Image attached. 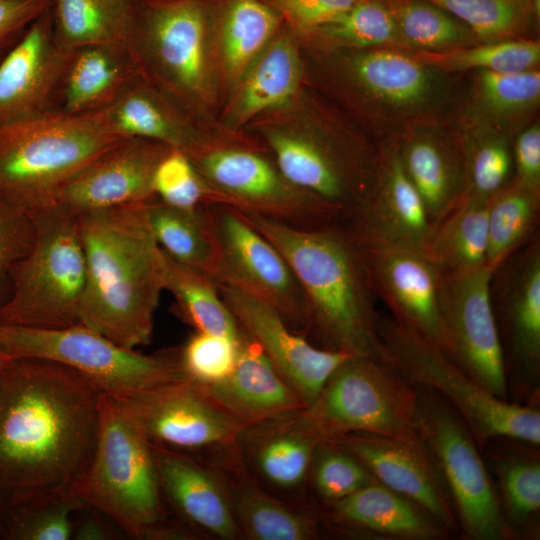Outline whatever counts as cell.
I'll return each instance as SVG.
<instances>
[{
    "instance_id": "cell-1",
    "label": "cell",
    "mask_w": 540,
    "mask_h": 540,
    "mask_svg": "<svg viewBox=\"0 0 540 540\" xmlns=\"http://www.w3.org/2000/svg\"><path fill=\"white\" fill-rule=\"evenodd\" d=\"M102 394L65 365L12 361L0 377V511L78 496L96 451Z\"/></svg>"
},
{
    "instance_id": "cell-2",
    "label": "cell",
    "mask_w": 540,
    "mask_h": 540,
    "mask_svg": "<svg viewBox=\"0 0 540 540\" xmlns=\"http://www.w3.org/2000/svg\"><path fill=\"white\" fill-rule=\"evenodd\" d=\"M145 204L78 215L86 258L80 324L129 349L150 342L165 290L164 254Z\"/></svg>"
},
{
    "instance_id": "cell-3",
    "label": "cell",
    "mask_w": 540,
    "mask_h": 540,
    "mask_svg": "<svg viewBox=\"0 0 540 540\" xmlns=\"http://www.w3.org/2000/svg\"><path fill=\"white\" fill-rule=\"evenodd\" d=\"M240 212L292 269L307 304L306 334H312L320 348L385 362L377 329V297L345 223L306 229Z\"/></svg>"
},
{
    "instance_id": "cell-4",
    "label": "cell",
    "mask_w": 540,
    "mask_h": 540,
    "mask_svg": "<svg viewBox=\"0 0 540 540\" xmlns=\"http://www.w3.org/2000/svg\"><path fill=\"white\" fill-rule=\"evenodd\" d=\"M324 88L381 146L411 128L456 121L467 73H446L390 47L319 50Z\"/></svg>"
},
{
    "instance_id": "cell-5",
    "label": "cell",
    "mask_w": 540,
    "mask_h": 540,
    "mask_svg": "<svg viewBox=\"0 0 540 540\" xmlns=\"http://www.w3.org/2000/svg\"><path fill=\"white\" fill-rule=\"evenodd\" d=\"M315 108L303 126H266L262 134L284 177L341 211L348 222L377 186L382 147L350 116Z\"/></svg>"
},
{
    "instance_id": "cell-6",
    "label": "cell",
    "mask_w": 540,
    "mask_h": 540,
    "mask_svg": "<svg viewBox=\"0 0 540 540\" xmlns=\"http://www.w3.org/2000/svg\"><path fill=\"white\" fill-rule=\"evenodd\" d=\"M78 497L130 538H192L166 506L146 436L125 406L105 394L95 455Z\"/></svg>"
},
{
    "instance_id": "cell-7",
    "label": "cell",
    "mask_w": 540,
    "mask_h": 540,
    "mask_svg": "<svg viewBox=\"0 0 540 540\" xmlns=\"http://www.w3.org/2000/svg\"><path fill=\"white\" fill-rule=\"evenodd\" d=\"M124 139L92 113L0 124V197L27 212L53 206L71 178Z\"/></svg>"
},
{
    "instance_id": "cell-8",
    "label": "cell",
    "mask_w": 540,
    "mask_h": 540,
    "mask_svg": "<svg viewBox=\"0 0 540 540\" xmlns=\"http://www.w3.org/2000/svg\"><path fill=\"white\" fill-rule=\"evenodd\" d=\"M30 213L34 242L10 271L0 323L38 329L80 324L86 258L78 216L57 205Z\"/></svg>"
},
{
    "instance_id": "cell-9",
    "label": "cell",
    "mask_w": 540,
    "mask_h": 540,
    "mask_svg": "<svg viewBox=\"0 0 540 540\" xmlns=\"http://www.w3.org/2000/svg\"><path fill=\"white\" fill-rule=\"evenodd\" d=\"M377 329L384 361L411 385L445 399L462 417L479 449L496 438L540 444L536 406L492 395L438 347L392 316H379Z\"/></svg>"
},
{
    "instance_id": "cell-10",
    "label": "cell",
    "mask_w": 540,
    "mask_h": 540,
    "mask_svg": "<svg viewBox=\"0 0 540 540\" xmlns=\"http://www.w3.org/2000/svg\"><path fill=\"white\" fill-rule=\"evenodd\" d=\"M0 347L14 359H44L70 367L118 401L188 380L180 348L146 355L82 324L38 329L0 323Z\"/></svg>"
},
{
    "instance_id": "cell-11",
    "label": "cell",
    "mask_w": 540,
    "mask_h": 540,
    "mask_svg": "<svg viewBox=\"0 0 540 540\" xmlns=\"http://www.w3.org/2000/svg\"><path fill=\"white\" fill-rule=\"evenodd\" d=\"M122 44L138 75L183 110L209 102V31L197 0H174L154 6L141 21L125 13Z\"/></svg>"
},
{
    "instance_id": "cell-12",
    "label": "cell",
    "mask_w": 540,
    "mask_h": 540,
    "mask_svg": "<svg viewBox=\"0 0 540 540\" xmlns=\"http://www.w3.org/2000/svg\"><path fill=\"white\" fill-rule=\"evenodd\" d=\"M417 399V388L387 363L350 356L303 414L323 441L361 432L419 443Z\"/></svg>"
},
{
    "instance_id": "cell-13",
    "label": "cell",
    "mask_w": 540,
    "mask_h": 540,
    "mask_svg": "<svg viewBox=\"0 0 540 540\" xmlns=\"http://www.w3.org/2000/svg\"><path fill=\"white\" fill-rule=\"evenodd\" d=\"M221 203L298 228L346 223L345 215L290 183L271 155L202 139L185 151Z\"/></svg>"
},
{
    "instance_id": "cell-14",
    "label": "cell",
    "mask_w": 540,
    "mask_h": 540,
    "mask_svg": "<svg viewBox=\"0 0 540 540\" xmlns=\"http://www.w3.org/2000/svg\"><path fill=\"white\" fill-rule=\"evenodd\" d=\"M416 388V431L446 484L460 532L473 540L510 538L513 533L470 429L440 395Z\"/></svg>"
},
{
    "instance_id": "cell-15",
    "label": "cell",
    "mask_w": 540,
    "mask_h": 540,
    "mask_svg": "<svg viewBox=\"0 0 540 540\" xmlns=\"http://www.w3.org/2000/svg\"><path fill=\"white\" fill-rule=\"evenodd\" d=\"M214 245L211 279L272 306L299 334H306L308 310L301 287L278 249L234 207L204 206Z\"/></svg>"
},
{
    "instance_id": "cell-16",
    "label": "cell",
    "mask_w": 540,
    "mask_h": 540,
    "mask_svg": "<svg viewBox=\"0 0 540 540\" xmlns=\"http://www.w3.org/2000/svg\"><path fill=\"white\" fill-rule=\"evenodd\" d=\"M490 299L507 388L513 387L521 397H536L540 380L539 232L493 270Z\"/></svg>"
},
{
    "instance_id": "cell-17",
    "label": "cell",
    "mask_w": 540,
    "mask_h": 540,
    "mask_svg": "<svg viewBox=\"0 0 540 540\" xmlns=\"http://www.w3.org/2000/svg\"><path fill=\"white\" fill-rule=\"evenodd\" d=\"M490 266L450 274L441 272L440 318L447 356L486 391L507 400L502 345L491 305Z\"/></svg>"
},
{
    "instance_id": "cell-18",
    "label": "cell",
    "mask_w": 540,
    "mask_h": 540,
    "mask_svg": "<svg viewBox=\"0 0 540 540\" xmlns=\"http://www.w3.org/2000/svg\"><path fill=\"white\" fill-rule=\"evenodd\" d=\"M120 402L150 443L188 453L232 447L245 428L190 380Z\"/></svg>"
},
{
    "instance_id": "cell-19",
    "label": "cell",
    "mask_w": 540,
    "mask_h": 540,
    "mask_svg": "<svg viewBox=\"0 0 540 540\" xmlns=\"http://www.w3.org/2000/svg\"><path fill=\"white\" fill-rule=\"evenodd\" d=\"M216 285L239 329L261 349L305 408L315 401L331 373L352 356L310 344L269 304L231 286Z\"/></svg>"
},
{
    "instance_id": "cell-20",
    "label": "cell",
    "mask_w": 540,
    "mask_h": 540,
    "mask_svg": "<svg viewBox=\"0 0 540 540\" xmlns=\"http://www.w3.org/2000/svg\"><path fill=\"white\" fill-rule=\"evenodd\" d=\"M358 247L373 291L392 317L446 354L438 302L441 270L425 249Z\"/></svg>"
},
{
    "instance_id": "cell-21",
    "label": "cell",
    "mask_w": 540,
    "mask_h": 540,
    "mask_svg": "<svg viewBox=\"0 0 540 540\" xmlns=\"http://www.w3.org/2000/svg\"><path fill=\"white\" fill-rule=\"evenodd\" d=\"M171 149L153 140L126 138L71 178L55 205L78 216L145 203L155 198L154 173Z\"/></svg>"
},
{
    "instance_id": "cell-22",
    "label": "cell",
    "mask_w": 540,
    "mask_h": 540,
    "mask_svg": "<svg viewBox=\"0 0 540 540\" xmlns=\"http://www.w3.org/2000/svg\"><path fill=\"white\" fill-rule=\"evenodd\" d=\"M331 442L348 450L378 482L417 504L448 532H460L446 484L423 442L361 432Z\"/></svg>"
},
{
    "instance_id": "cell-23",
    "label": "cell",
    "mask_w": 540,
    "mask_h": 540,
    "mask_svg": "<svg viewBox=\"0 0 540 540\" xmlns=\"http://www.w3.org/2000/svg\"><path fill=\"white\" fill-rule=\"evenodd\" d=\"M396 146L433 231L468 194V163L461 129L456 121L422 124L408 130Z\"/></svg>"
},
{
    "instance_id": "cell-24",
    "label": "cell",
    "mask_w": 540,
    "mask_h": 540,
    "mask_svg": "<svg viewBox=\"0 0 540 540\" xmlns=\"http://www.w3.org/2000/svg\"><path fill=\"white\" fill-rule=\"evenodd\" d=\"M150 448L163 498L177 523L192 536L242 538L225 489L205 460L152 443Z\"/></svg>"
},
{
    "instance_id": "cell-25",
    "label": "cell",
    "mask_w": 540,
    "mask_h": 540,
    "mask_svg": "<svg viewBox=\"0 0 540 540\" xmlns=\"http://www.w3.org/2000/svg\"><path fill=\"white\" fill-rule=\"evenodd\" d=\"M47 13L0 59V124L53 111L69 50L57 41Z\"/></svg>"
},
{
    "instance_id": "cell-26",
    "label": "cell",
    "mask_w": 540,
    "mask_h": 540,
    "mask_svg": "<svg viewBox=\"0 0 540 540\" xmlns=\"http://www.w3.org/2000/svg\"><path fill=\"white\" fill-rule=\"evenodd\" d=\"M381 147L377 186L345 225L359 246L425 249L432 226L423 201L402 168L396 143Z\"/></svg>"
},
{
    "instance_id": "cell-27",
    "label": "cell",
    "mask_w": 540,
    "mask_h": 540,
    "mask_svg": "<svg viewBox=\"0 0 540 540\" xmlns=\"http://www.w3.org/2000/svg\"><path fill=\"white\" fill-rule=\"evenodd\" d=\"M321 441L300 409L245 427L234 447L257 483L293 495L307 482Z\"/></svg>"
},
{
    "instance_id": "cell-28",
    "label": "cell",
    "mask_w": 540,
    "mask_h": 540,
    "mask_svg": "<svg viewBox=\"0 0 540 540\" xmlns=\"http://www.w3.org/2000/svg\"><path fill=\"white\" fill-rule=\"evenodd\" d=\"M202 458L227 494L242 538L251 540H313L319 537L315 512L270 494L243 467L234 447L213 450Z\"/></svg>"
},
{
    "instance_id": "cell-29",
    "label": "cell",
    "mask_w": 540,
    "mask_h": 540,
    "mask_svg": "<svg viewBox=\"0 0 540 540\" xmlns=\"http://www.w3.org/2000/svg\"><path fill=\"white\" fill-rule=\"evenodd\" d=\"M238 343L233 371L219 382L198 384L217 406L244 427L305 408L261 349L241 330Z\"/></svg>"
},
{
    "instance_id": "cell-30",
    "label": "cell",
    "mask_w": 540,
    "mask_h": 540,
    "mask_svg": "<svg viewBox=\"0 0 540 540\" xmlns=\"http://www.w3.org/2000/svg\"><path fill=\"white\" fill-rule=\"evenodd\" d=\"M319 518L340 532L373 538L436 540L448 535L421 507L378 481L325 504Z\"/></svg>"
},
{
    "instance_id": "cell-31",
    "label": "cell",
    "mask_w": 540,
    "mask_h": 540,
    "mask_svg": "<svg viewBox=\"0 0 540 540\" xmlns=\"http://www.w3.org/2000/svg\"><path fill=\"white\" fill-rule=\"evenodd\" d=\"M540 68L498 73H467V84L457 115L459 126H483L512 139L539 119Z\"/></svg>"
},
{
    "instance_id": "cell-32",
    "label": "cell",
    "mask_w": 540,
    "mask_h": 540,
    "mask_svg": "<svg viewBox=\"0 0 540 540\" xmlns=\"http://www.w3.org/2000/svg\"><path fill=\"white\" fill-rule=\"evenodd\" d=\"M138 77L122 43L69 50L53 111L70 115L94 113L110 104Z\"/></svg>"
},
{
    "instance_id": "cell-33",
    "label": "cell",
    "mask_w": 540,
    "mask_h": 540,
    "mask_svg": "<svg viewBox=\"0 0 540 540\" xmlns=\"http://www.w3.org/2000/svg\"><path fill=\"white\" fill-rule=\"evenodd\" d=\"M92 114L106 130L122 138L153 140L184 152L202 140L184 110L140 76Z\"/></svg>"
},
{
    "instance_id": "cell-34",
    "label": "cell",
    "mask_w": 540,
    "mask_h": 540,
    "mask_svg": "<svg viewBox=\"0 0 540 540\" xmlns=\"http://www.w3.org/2000/svg\"><path fill=\"white\" fill-rule=\"evenodd\" d=\"M301 80L297 43L288 32L276 34L237 82L227 127L236 130L261 113L288 104L297 95Z\"/></svg>"
},
{
    "instance_id": "cell-35",
    "label": "cell",
    "mask_w": 540,
    "mask_h": 540,
    "mask_svg": "<svg viewBox=\"0 0 540 540\" xmlns=\"http://www.w3.org/2000/svg\"><path fill=\"white\" fill-rule=\"evenodd\" d=\"M488 205L466 197L433 229L425 251L441 272L460 274L487 265Z\"/></svg>"
},
{
    "instance_id": "cell-36",
    "label": "cell",
    "mask_w": 540,
    "mask_h": 540,
    "mask_svg": "<svg viewBox=\"0 0 540 540\" xmlns=\"http://www.w3.org/2000/svg\"><path fill=\"white\" fill-rule=\"evenodd\" d=\"M163 251V250H162ZM164 289L175 299L182 319L195 331L238 340L240 329L222 300L215 282L163 251Z\"/></svg>"
},
{
    "instance_id": "cell-37",
    "label": "cell",
    "mask_w": 540,
    "mask_h": 540,
    "mask_svg": "<svg viewBox=\"0 0 540 540\" xmlns=\"http://www.w3.org/2000/svg\"><path fill=\"white\" fill-rule=\"evenodd\" d=\"M145 209L160 248L176 261L211 278L215 254L204 207L180 209L155 197L146 202Z\"/></svg>"
},
{
    "instance_id": "cell-38",
    "label": "cell",
    "mask_w": 540,
    "mask_h": 540,
    "mask_svg": "<svg viewBox=\"0 0 540 540\" xmlns=\"http://www.w3.org/2000/svg\"><path fill=\"white\" fill-rule=\"evenodd\" d=\"M279 17L259 0H232L220 32V56L230 83L237 84L277 34Z\"/></svg>"
},
{
    "instance_id": "cell-39",
    "label": "cell",
    "mask_w": 540,
    "mask_h": 540,
    "mask_svg": "<svg viewBox=\"0 0 540 540\" xmlns=\"http://www.w3.org/2000/svg\"><path fill=\"white\" fill-rule=\"evenodd\" d=\"M540 215V189L513 180L489 202L487 265L497 268L536 232Z\"/></svg>"
},
{
    "instance_id": "cell-40",
    "label": "cell",
    "mask_w": 540,
    "mask_h": 540,
    "mask_svg": "<svg viewBox=\"0 0 540 540\" xmlns=\"http://www.w3.org/2000/svg\"><path fill=\"white\" fill-rule=\"evenodd\" d=\"M410 52H444L479 43L472 30L428 0H383Z\"/></svg>"
},
{
    "instance_id": "cell-41",
    "label": "cell",
    "mask_w": 540,
    "mask_h": 540,
    "mask_svg": "<svg viewBox=\"0 0 540 540\" xmlns=\"http://www.w3.org/2000/svg\"><path fill=\"white\" fill-rule=\"evenodd\" d=\"M464 22L479 43L540 39V0H428Z\"/></svg>"
},
{
    "instance_id": "cell-42",
    "label": "cell",
    "mask_w": 540,
    "mask_h": 540,
    "mask_svg": "<svg viewBox=\"0 0 540 540\" xmlns=\"http://www.w3.org/2000/svg\"><path fill=\"white\" fill-rule=\"evenodd\" d=\"M310 34L318 50L390 47L409 51L383 0H360Z\"/></svg>"
},
{
    "instance_id": "cell-43",
    "label": "cell",
    "mask_w": 540,
    "mask_h": 540,
    "mask_svg": "<svg viewBox=\"0 0 540 540\" xmlns=\"http://www.w3.org/2000/svg\"><path fill=\"white\" fill-rule=\"evenodd\" d=\"M419 62L446 73L486 70L498 73L540 68V39L477 43L444 52H412Z\"/></svg>"
},
{
    "instance_id": "cell-44",
    "label": "cell",
    "mask_w": 540,
    "mask_h": 540,
    "mask_svg": "<svg viewBox=\"0 0 540 540\" xmlns=\"http://www.w3.org/2000/svg\"><path fill=\"white\" fill-rule=\"evenodd\" d=\"M126 9L110 0H54L55 37L66 50L122 43Z\"/></svg>"
},
{
    "instance_id": "cell-45",
    "label": "cell",
    "mask_w": 540,
    "mask_h": 540,
    "mask_svg": "<svg viewBox=\"0 0 540 540\" xmlns=\"http://www.w3.org/2000/svg\"><path fill=\"white\" fill-rule=\"evenodd\" d=\"M459 127L468 163L469 189L466 197L490 202L513 178V139L488 127Z\"/></svg>"
},
{
    "instance_id": "cell-46",
    "label": "cell",
    "mask_w": 540,
    "mask_h": 540,
    "mask_svg": "<svg viewBox=\"0 0 540 540\" xmlns=\"http://www.w3.org/2000/svg\"><path fill=\"white\" fill-rule=\"evenodd\" d=\"M84 502L76 495L41 499L0 511L1 540H69Z\"/></svg>"
},
{
    "instance_id": "cell-47",
    "label": "cell",
    "mask_w": 540,
    "mask_h": 540,
    "mask_svg": "<svg viewBox=\"0 0 540 540\" xmlns=\"http://www.w3.org/2000/svg\"><path fill=\"white\" fill-rule=\"evenodd\" d=\"M502 512L513 529L527 526L540 509V462L536 456L514 455L495 459Z\"/></svg>"
},
{
    "instance_id": "cell-48",
    "label": "cell",
    "mask_w": 540,
    "mask_h": 540,
    "mask_svg": "<svg viewBox=\"0 0 540 540\" xmlns=\"http://www.w3.org/2000/svg\"><path fill=\"white\" fill-rule=\"evenodd\" d=\"M308 479L324 505L377 481L353 454L331 441H321L317 446Z\"/></svg>"
},
{
    "instance_id": "cell-49",
    "label": "cell",
    "mask_w": 540,
    "mask_h": 540,
    "mask_svg": "<svg viewBox=\"0 0 540 540\" xmlns=\"http://www.w3.org/2000/svg\"><path fill=\"white\" fill-rule=\"evenodd\" d=\"M153 189L157 199L180 209L197 210L208 204L221 203L186 153L176 148L159 162Z\"/></svg>"
},
{
    "instance_id": "cell-50",
    "label": "cell",
    "mask_w": 540,
    "mask_h": 540,
    "mask_svg": "<svg viewBox=\"0 0 540 540\" xmlns=\"http://www.w3.org/2000/svg\"><path fill=\"white\" fill-rule=\"evenodd\" d=\"M238 340L196 331L180 347L181 363L188 379L201 385L225 379L236 365Z\"/></svg>"
},
{
    "instance_id": "cell-51",
    "label": "cell",
    "mask_w": 540,
    "mask_h": 540,
    "mask_svg": "<svg viewBox=\"0 0 540 540\" xmlns=\"http://www.w3.org/2000/svg\"><path fill=\"white\" fill-rule=\"evenodd\" d=\"M34 237L31 213L0 197V305L9 294L10 271L29 252Z\"/></svg>"
},
{
    "instance_id": "cell-52",
    "label": "cell",
    "mask_w": 540,
    "mask_h": 540,
    "mask_svg": "<svg viewBox=\"0 0 540 540\" xmlns=\"http://www.w3.org/2000/svg\"><path fill=\"white\" fill-rule=\"evenodd\" d=\"M50 0H0V59L50 7Z\"/></svg>"
},
{
    "instance_id": "cell-53",
    "label": "cell",
    "mask_w": 540,
    "mask_h": 540,
    "mask_svg": "<svg viewBox=\"0 0 540 540\" xmlns=\"http://www.w3.org/2000/svg\"><path fill=\"white\" fill-rule=\"evenodd\" d=\"M512 180L540 189V121L519 132L512 141Z\"/></svg>"
},
{
    "instance_id": "cell-54",
    "label": "cell",
    "mask_w": 540,
    "mask_h": 540,
    "mask_svg": "<svg viewBox=\"0 0 540 540\" xmlns=\"http://www.w3.org/2000/svg\"><path fill=\"white\" fill-rule=\"evenodd\" d=\"M301 30L308 33L332 20L360 0H276Z\"/></svg>"
},
{
    "instance_id": "cell-55",
    "label": "cell",
    "mask_w": 540,
    "mask_h": 540,
    "mask_svg": "<svg viewBox=\"0 0 540 540\" xmlns=\"http://www.w3.org/2000/svg\"><path fill=\"white\" fill-rule=\"evenodd\" d=\"M119 534L123 533L110 519L90 506L84 505L74 513L71 539L107 540Z\"/></svg>"
},
{
    "instance_id": "cell-56",
    "label": "cell",
    "mask_w": 540,
    "mask_h": 540,
    "mask_svg": "<svg viewBox=\"0 0 540 540\" xmlns=\"http://www.w3.org/2000/svg\"><path fill=\"white\" fill-rule=\"evenodd\" d=\"M13 360L14 358L0 347V377Z\"/></svg>"
},
{
    "instance_id": "cell-57",
    "label": "cell",
    "mask_w": 540,
    "mask_h": 540,
    "mask_svg": "<svg viewBox=\"0 0 540 540\" xmlns=\"http://www.w3.org/2000/svg\"><path fill=\"white\" fill-rule=\"evenodd\" d=\"M110 1L123 9L127 7L125 0H110Z\"/></svg>"
},
{
    "instance_id": "cell-58",
    "label": "cell",
    "mask_w": 540,
    "mask_h": 540,
    "mask_svg": "<svg viewBox=\"0 0 540 540\" xmlns=\"http://www.w3.org/2000/svg\"><path fill=\"white\" fill-rule=\"evenodd\" d=\"M0 540H1V535H0Z\"/></svg>"
}]
</instances>
